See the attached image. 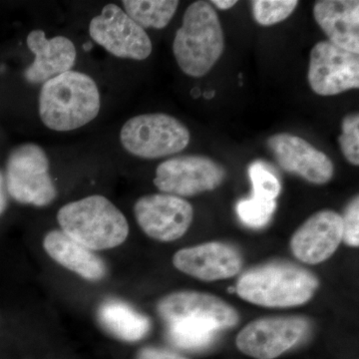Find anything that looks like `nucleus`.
<instances>
[{
    "label": "nucleus",
    "instance_id": "obj_1",
    "mask_svg": "<svg viewBox=\"0 0 359 359\" xmlns=\"http://www.w3.org/2000/svg\"><path fill=\"white\" fill-rule=\"evenodd\" d=\"M100 93L93 78L68 71L42 85L39 116L47 128L68 132L93 121L100 111Z\"/></svg>",
    "mask_w": 359,
    "mask_h": 359
},
{
    "label": "nucleus",
    "instance_id": "obj_2",
    "mask_svg": "<svg viewBox=\"0 0 359 359\" xmlns=\"http://www.w3.org/2000/svg\"><path fill=\"white\" fill-rule=\"evenodd\" d=\"M57 221L61 231L91 250L114 249L129 235L126 217L101 195L63 205L57 212Z\"/></svg>",
    "mask_w": 359,
    "mask_h": 359
},
{
    "label": "nucleus",
    "instance_id": "obj_3",
    "mask_svg": "<svg viewBox=\"0 0 359 359\" xmlns=\"http://www.w3.org/2000/svg\"><path fill=\"white\" fill-rule=\"evenodd\" d=\"M224 49L218 13L209 2H194L187 8L173 42L179 67L189 76H205L218 62Z\"/></svg>",
    "mask_w": 359,
    "mask_h": 359
},
{
    "label": "nucleus",
    "instance_id": "obj_4",
    "mask_svg": "<svg viewBox=\"0 0 359 359\" xmlns=\"http://www.w3.org/2000/svg\"><path fill=\"white\" fill-rule=\"evenodd\" d=\"M313 273L292 264L273 263L250 269L238 280L241 299L264 308H292L308 302L318 290Z\"/></svg>",
    "mask_w": 359,
    "mask_h": 359
},
{
    "label": "nucleus",
    "instance_id": "obj_5",
    "mask_svg": "<svg viewBox=\"0 0 359 359\" xmlns=\"http://www.w3.org/2000/svg\"><path fill=\"white\" fill-rule=\"evenodd\" d=\"M190 138V131L183 123L164 113L135 116L120 132L125 150L143 159L178 154L189 145Z\"/></svg>",
    "mask_w": 359,
    "mask_h": 359
},
{
    "label": "nucleus",
    "instance_id": "obj_6",
    "mask_svg": "<svg viewBox=\"0 0 359 359\" xmlns=\"http://www.w3.org/2000/svg\"><path fill=\"white\" fill-rule=\"evenodd\" d=\"M6 189L13 200L23 205L45 207L55 200L57 190L43 149L26 143L13 150L7 160Z\"/></svg>",
    "mask_w": 359,
    "mask_h": 359
},
{
    "label": "nucleus",
    "instance_id": "obj_7",
    "mask_svg": "<svg viewBox=\"0 0 359 359\" xmlns=\"http://www.w3.org/2000/svg\"><path fill=\"white\" fill-rule=\"evenodd\" d=\"M97 44L119 58L145 60L152 53V41L145 30L116 4L104 6L89 25Z\"/></svg>",
    "mask_w": 359,
    "mask_h": 359
},
{
    "label": "nucleus",
    "instance_id": "obj_8",
    "mask_svg": "<svg viewBox=\"0 0 359 359\" xmlns=\"http://www.w3.org/2000/svg\"><path fill=\"white\" fill-rule=\"evenodd\" d=\"M226 177L224 168L204 156H181L163 162L156 170L155 186L164 194L193 197L218 188Z\"/></svg>",
    "mask_w": 359,
    "mask_h": 359
},
{
    "label": "nucleus",
    "instance_id": "obj_9",
    "mask_svg": "<svg viewBox=\"0 0 359 359\" xmlns=\"http://www.w3.org/2000/svg\"><path fill=\"white\" fill-rule=\"evenodd\" d=\"M308 79L314 93L320 96H334L358 89V54L330 41L318 42L311 51Z\"/></svg>",
    "mask_w": 359,
    "mask_h": 359
},
{
    "label": "nucleus",
    "instance_id": "obj_10",
    "mask_svg": "<svg viewBox=\"0 0 359 359\" xmlns=\"http://www.w3.org/2000/svg\"><path fill=\"white\" fill-rule=\"evenodd\" d=\"M308 327V320L297 316L259 318L241 330L236 344L250 358L273 359L295 346Z\"/></svg>",
    "mask_w": 359,
    "mask_h": 359
},
{
    "label": "nucleus",
    "instance_id": "obj_11",
    "mask_svg": "<svg viewBox=\"0 0 359 359\" xmlns=\"http://www.w3.org/2000/svg\"><path fill=\"white\" fill-rule=\"evenodd\" d=\"M134 214L142 231L159 242H173L183 237L194 219L190 203L164 193L141 197L134 205Z\"/></svg>",
    "mask_w": 359,
    "mask_h": 359
},
{
    "label": "nucleus",
    "instance_id": "obj_12",
    "mask_svg": "<svg viewBox=\"0 0 359 359\" xmlns=\"http://www.w3.org/2000/svg\"><path fill=\"white\" fill-rule=\"evenodd\" d=\"M158 313L167 323L181 320H198L211 323L218 330L238 325V313L216 295L205 292H176L167 294L157 304Z\"/></svg>",
    "mask_w": 359,
    "mask_h": 359
},
{
    "label": "nucleus",
    "instance_id": "obj_13",
    "mask_svg": "<svg viewBox=\"0 0 359 359\" xmlns=\"http://www.w3.org/2000/svg\"><path fill=\"white\" fill-rule=\"evenodd\" d=\"M268 146L285 171L299 175L309 183L323 185L334 176L332 160L301 137L273 135L268 139Z\"/></svg>",
    "mask_w": 359,
    "mask_h": 359
},
{
    "label": "nucleus",
    "instance_id": "obj_14",
    "mask_svg": "<svg viewBox=\"0 0 359 359\" xmlns=\"http://www.w3.org/2000/svg\"><path fill=\"white\" fill-rule=\"evenodd\" d=\"M342 241V216L332 210L313 214L294 231L290 249L297 259L309 264L323 263Z\"/></svg>",
    "mask_w": 359,
    "mask_h": 359
},
{
    "label": "nucleus",
    "instance_id": "obj_15",
    "mask_svg": "<svg viewBox=\"0 0 359 359\" xmlns=\"http://www.w3.org/2000/svg\"><path fill=\"white\" fill-rule=\"evenodd\" d=\"M173 264L186 275L214 282L237 276L242 269L243 259L231 245L212 242L178 250Z\"/></svg>",
    "mask_w": 359,
    "mask_h": 359
},
{
    "label": "nucleus",
    "instance_id": "obj_16",
    "mask_svg": "<svg viewBox=\"0 0 359 359\" xmlns=\"http://www.w3.org/2000/svg\"><path fill=\"white\" fill-rule=\"evenodd\" d=\"M26 43L35 56L25 73V79L30 83H45L74 67L76 48L67 37L47 39L43 30L36 29L28 34Z\"/></svg>",
    "mask_w": 359,
    "mask_h": 359
},
{
    "label": "nucleus",
    "instance_id": "obj_17",
    "mask_svg": "<svg viewBox=\"0 0 359 359\" xmlns=\"http://www.w3.org/2000/svg\"><path fill=\"white\" fill-rule=\"evenodd\" d=\"M313 16L328 41L344 50L359 54L358 0H321L314 4Z\"/></svg>",
    "mask_w": 359,
    "mask_h": 359
},
{
    "label": "nucleus",
    "instance_id": "obj_18",
    "mask_svg": "<svg viewBox=\"0 0 359 359\" xmlns=\"http://www.w3.org/2000/svg\"><path fill=\"white\" fill-rule=\"evenodd\" d=\"M43 248L52 259L89 282H99L107 275V266L94 250L53 230L45 235Z\"/></svg>",
    "mask_w": 359,
    "mask_h": 359
},
{
    "label": "nucleus",
    "instance_id": "obj_19",
    "mask_svg": "<svg viewBox=\"0 0 359 359\" xmlns=\"http://www.w3.org/2000/svg\"><path fill=\"white\" fill-rule=\"evenodd\" d=\"M98 320L104 330L116 339L126 342L138 341L150 330L147 316L130 306L126 302L108 301L98 309Z\"/></svg>",
    "mask_w": 359,
    "mask_h": 359
},
{
    "label": "nucleus",
    "instance_id": "obj_20",
    "mask_svg": "<svg viewBox=\"0 0 359 359\" xmlns=\"http://www.w3.org/2000/svg\"><path fill=\"white\" fill-rule=\"evenodd\" d=\"M125 13L142 28L162 29L174 18L177 0H124Z\"/></svg>",
    "mask_w": 359,
    "mask_h": 359
},
{
    "label": "nucleus",
    "instance_id": "obj_21",
    "mask_svg": "<svg viewBox=\"0 0 359 359\" xmlns=\"http://www.w3.org/2000/svg\"><path fill=\"white\" fill-rule=\"evenodd\" d=\"M218 330L205 321L181 320L168 323L167 335L175 346L187 351H201L211 346Z\"/></svg>",
    "mask_w": 359,
    "mask_h": 359
},
{
    "label": "nucleus",
    "instance_id": "obj_22",
    "mask_svg": "<svg viewBox=\"0 0 359 359\" xmlns=\"http://www.w3.org/2000/svg\"><path fill=\"white\" fill-rule=\"evenodd\" d=\"M297 4V0H255L252 1V15L259 25L271 26L287 20Z\"/></svg>",
    "mask_w": 359,
    "mask_h": 359
},
{
    "label": "nucleus",
    "instance_id": "obj_23",
    "mask_svg": "<svg viewBox=\"0 0 359 359\" xmlns=\"http://www.w3.org/2000/svg\"><path fill=\"white\" fill-rule=\"evenodd\" d=\"M276 209V201H266L252 197L237 205L241 221L252 228H263L271 221Z\"/></svg>",
    "mask_w": 359,
    "mask_h": 359
},
{
    "label": "nucleus",
    "instance_id": "obj_24",
    "mask_svg": "<svg viewBox=\"0 0 359 359\" xmlns=\"http://www.w3.org/2000/svg\"><path fill=\"white\" fill-rule=\"evenodd\" d=\"M249 175L252 185V197L266 201H276L282 191V185L273 172L263 163H252Z\"/></svg>",
    "mask_w": 359,
    "mask_h": 359
},
{
    "label": "nucleus",
    "instance_id": "obj_25",
    "mask_svg": "<svg viewBox=\"0 0 359 359\" xmlns=\"http://www.w3.org/2000/svg\"><path fill=\"white\" fill-rule=\"evenodd\" d=\"M342 134L339 138L342 154L351 164L359 165V116L347 115L341 122Z\"/></svg>",
    "mask_w": 359,
    "mask_h": 359
},
{
    "label": "nucleus",
    "instance_id": "obj_26",
    "mask_svg": "<svg viewBox=\"0 0 359 359\" xmlns=\"http://www.w3.org/2000/svg\"><path fill=\"white\" fill-rule=\"evenodd\" d=\"M342 241L349 247L359 245V198L355 197L342 217Z\"/></svg>",
    "mask_w": 359,
    "mask_h": 359
},
{
    "label": "nucleus",
    "instance_id": "obj_27",
    "mask_svg": "<svg viewBox=\"0 0 359 359\" xmlns=\"http://www.w3.org/2000/svg\"><path fill=\"white\" fill-rule=\"evenodd\" d=\"M136 359H188L179 354L164 351V349L155 348V347H145L137 354Z\"/></svg>",
    "mask_w": 359,
    "mask_h": 359
},
{
    "label": "nucleus",
    "instance_id": "obj_28",
    "mask_svg": "<svg viewBox=\"0 0 359 359\" xmlns=\"http://www.w3.org/2000/svg\"><path fill=\"white\" fill-rule=\"evenodd\" d=\"M7 207V198L4 190V181L2 174L0 173V215L4 214Z\"/></svg>",
    "mask_w": 359,
    "mask_h": 359
},
{
    "label": "nucleus",
    "instance_id": "obj_29",
    "mask_svg": "<svg viewBox=\"0 0 359 359\" xmlns=\"http://www.w3.org/2000/svg\"><path fill=\"white\" fill-rule=\"evenodd\" d=\"M212 4L222 9V11H228V9L235 6L237 1L236 0H212Z\"/></svg>",
    "mask_w": 359,
    "mask_h": 359
}]
</instances>
